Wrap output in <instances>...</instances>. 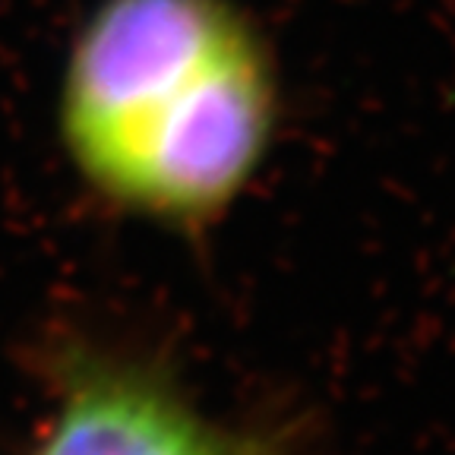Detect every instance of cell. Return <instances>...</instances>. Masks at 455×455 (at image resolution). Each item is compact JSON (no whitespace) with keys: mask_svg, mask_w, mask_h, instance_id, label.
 <instances>
[{"mask_svg":"<svg viewBox=\"0 0 455 455\" xmlns=\"http://www.w3.org/2000/svg\"><path fill=\"white\" fill-rule=\"evenodd\" d=\"M38 455H284L282 443L237 434L193 411L149 373L79 367Z\"/></svg>","mask_w":455,"mask_h":455,"instance_id":"cell-2","label":"cell"},{"mask_svg":"<svg viewBox=\"0 0 455 455\" xmlns=\"http://www.w3.org/2000/svg\"><path fill=\"white\" fill-rule=\"evenodd\" d=\"M278 124L272 51L231 0H105L64 73L60 133L79 174L174 225L221 219Z\"/></svg>","mask_w":455,"mask_h":455,"instance_id":"cell-1","label":"cell"}]
</instances>
